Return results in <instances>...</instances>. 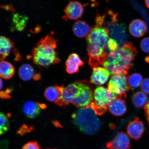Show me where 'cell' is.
Segmentation results:
<instances>
[{
  "instance_id": "6da1fadb",
  "label": "cell",
  "mask_w": 149,
  "mask_h": 149,
  "mask_svg": "<svg viewBox=\"0 0 149 149\" xmlns=\"http://www.w3.org/2000/svg\"><path fill=\"white\" fill-rule=\"evenodd\" d=\"M109 34L107 28L96 25L86 37L89 64L92 68L103 65L109 54L107 43Z\"/></svg>"
},
{
  "instance_id": "7a4b0ae2",
  "label": "cell",
  "mask_w": 149,
  "mask_h": 149,
  "mask_svg": "<svg viewBox=\"0 0 149 149\" xmlns=\"http://www.w3.org/2000/svg\"><path fill=\"white\" fill-rule=\"evenodd\" d=\"M137 51L131 42H127L121 47L108 55L103 65L111 75L127 72L133 66Z\"/></svg>"
},
{
  "instance_id": "3957f363",
  "label": "cell",
  "mask_w": 149,
  "mask_h": 149,
  "mask_svg": "<svg viewBox=\"0 0 149 149\" xmlns=\"http://www.w3.org/2000/svg\"><path fill=\"white\" fill-rule=\"evenodd\" d=\"M57 45L53 37L47 35L37 43L32 51L33 60L39 66L47 67L61 62L56 51Z\"/></svg>"
},
{
  "instance_id": "277c9868",
  "label": "cell",
  "mask_w": 149,
  "mask_h": 149,
  "mask_svg": "<svg viewBox=\"0 0 149 149\" xmlns=\"http://www.w3.org/2000/svg\"><path fill=\"white\" fill-rule=\"evenodd\" d=\"M90 106L80 108L72 115L73 122L80 131L87 135H92L97 132L102 122Z\"/></svg>"
},
{
  "instance_id": "5b68a950",
  "label": "cell",
  "mask_w": 149,
  "mask_h": 149,
  "mask_svg": "<svg viewBox=\"0 0 149 149\" xmlns=\"http://www.w3.org/2000/svg\"><path fill=\"white\" fill-rule=\"evenodd\" d=\"M107 14H104V26L109 31V36L118 43L120 48L126 43L127 35L125 25L121 23L118 18V15L112 11H108Z\"/></svg>"
},
{
  "instance_id": "8992f818",
  "label": "cell",
  "mask_w": 149,
  "mask_h": 149,
  "mask_svg": "<svg viewBox=\"0 0 149 149\" xmlns=\"http://www.w3.org/2000/svg\"><path fill=\"white\" fill-rule=\"evenodd\" d=\"M94 98L90 107L97 115H102L109 109L113 100L120 98L105 87H99L94 91Z\"/></svg>"
},
{
  "instance_id": "52a82bcc",
  "label": "cell",
  "mask_w": 149,
  "mask_h": 149,
  "mask_svg": "<svg viewBox=\"0 0 149 149\" xmlns=\"http://www.w3.org/2000/svg\"><path fill=\"white\" fill-rule=\"evenodd\" d=\"M127 72L113 75L107 84L108 89L119 98H126V93L130 89L128 82Z\"/></svg>"
},
{
  "instance_id": "ba28073f",
  "label": "cell",
  "mask_w": 149,
  "mask_h": 149,
  "mask_svg": "<svg viewBox=\"0 0 149 149\" xmlns=\"http://www.w3.org/2000/svg\"><path fill=\"white\" fill-rule=\"evenodd\" d=\"M87 84L85 81H77L64 87L61 98L56 104L59 106L69 105L79 95Z\"/></svg>"
},
{
  "instance_id": "9c48e42d",
  "label": "cell",
  "mask_w": 149,
  "mask_h": 149,
  "mask_svg": "<svg viewBox=\"0 0 149 149\" xmlns=\"http://www.w3.org/2000/svg\"><path fill=\"white\" fill-rule=\"evenodd\" d=\"M84 6L79 1H70L64 9L65 15L63 19L77 20L81 17L84 11Z\"/></svg>"
},
{
  "instance_id": "30bf717a",
  "label": "cell",
  "mask_w": 149,
  "mask_h": 149,
  "mask_svg": "<svg viewBox=\"0 0 149 149\" xmlns=\"http://www.w3.org/2000/svg\"><path fill=\"white\" fill-rule=\"evenodd\" d=\"M94 93L92 88L87 83L81 94L71 104L75 107L80 108L89 106L93 101Z\"/></svg>"
},
{
  "instance_id": "8fae6325",
  "label": "cell",
  "mask_w": 149,
  "mask_h": 149,
  "mask_svg": "<svg viewBox=\"0 0 149 149\" xmlns=\"http://www.w3.org/2000/svg\"><path fill=\"white\" fill-rule=\"evenodd\" d=\"M145 130L144 124L138 117L130 121L127 127V132L128 135L130 138L136 141L142 137Z\"/></svg>"
},
{
  "instance_id": "7c38bea8",
  "label": "cell",
  "mask_w": 149,
  "mask_h": 149,
  "mask_svg": "<svg viewBox=\"0 0 149 149\" xmlns=\"http://www.w3.org/2000/svg\"><path fill=\"white\" fill-rule=\"evenodd\" d=\"M107 147L111 149H130L131 144L129 137L125 132H118L113 140L107 143Z\"/></svg>"
},
{
  "instance_id": "4fadbf2b",
  "label": "cell",
  "mask_w": 149,
  "mask_h": 149,
  "mask_svg": "<svg viewBox=\"0 0 149 149\" xmlns=\"http://www.w3.org/2000/svg\"><path fill=\"white\" fill-rule=\"evenodd\" d=\"M91 82L97 86L103 85L108 81L111 74L107 69L97 67L93 68Z\"/></svg>"
},
{
  "instance_id": "5bb4252c",
  "label": "cell",
  "mask_w": 149,
  "mask_h": 149,
  "mask_svg": "<svg viewBox=\"0 0 149 149\" xmlns=\"http://www.w3.org/2000/svg\"><path fill=\"white\" fill-rule=\"evenodd\" d=\"M130 32L132 36L137 38L143 37L146 33L148 27L146 23L143 20L135 19L130 24Z\"/></svg>"
},
{
  "instance_id": "9a60e30c",
  "label": "cell",
  "mask_w": 149,
  "mask_h": 149,
  "mask_svg": "<svg viewBox=\"0 0 149 149\" xmlns=\"http://www.w3.org/2000/svg\"><path fill=\"white\" fill-rule=\"evenodd\" d=\"M84 64L83 61L77 54H72L66 61V72L70 74L75 73L79 72V67Z\"/></svg>"
},
{
  "instance_id": "2e32d148",
  "label": "cell",
  "mask_w": 149,
  "mask_h": 149,
  "mask_svg": "<svg viewBox=\"0 0 149 149\" xmlns=\"http://www.w3.org/2000/svg\"><path fill=\"white\" fill-rule=\"evenodd\" d=\"M41 104L32 101L26 102L23 106V111L26 116L30 118H34L40 114Z\"/></svg>"
},
{
  "instance_id": "e0dca14e",
  "label": "cell",
  "mask_w": 149,
  "mask_h": 149,
  "mask_svg": "<svg viewBox=\"0 0 149 149\" xmlns=\"http://www.w3.org/2000/svg\"><path fill=\"white\" fill-rule=\"evenodd\" d=\"M109 111L115 116H121L125 113L127 110L125 100L122 98H117L111 102Z\"/></svg>"
},
{
  "instance_id": "ac0fdd59",
  "label": "cell",
  "mask_w": 149,
  "mask_h": 149,
  "mask_svg": "<svg viewBox=\"0 0 149 149\" xmlns=\"http://www.w3.org/2000/svg\"><path fill=\"white\" fill-rule=\"evenodd\" d=\"M64 87L63 85L48 87L45 92V97L48 101L56 104L61 98Z\"/></svg>"
},
{
  "instance_id": "d6986e66",
  "label": "cell",
  "mask_w": 149,
  "mask_h": 149,
  "mask_svg": "<svg viewBox=\"0 0 149 149\" xmlns=\"http://www.w3.org/2000/svg\"><path fill=\"white\" fill-rule=\"evenodd\" d=\"M91 29L86 22L79 20L74 23L72 26V30L75 36L79 38L87 36L90 32Z\"/></svg>"
},
{
  "instance_id": "ffe728a7",
  "label": "cell",
  "mask_w": 149,
  "mask_h": 149,
  "mask_svg": "<svg viewBox=\"0 0 149 149\" xmlns=\"http://www.w3.org/2000/svg\"><path fill=\"white\" fill-rule=\"evenodd\" d=\"M14 44L12 41L4 36H1L0 38V60L3 61L8 57L14 47Z\"/></svg>"
},
{
  "instance_id": "44dd1931",
  "label": "cell",
  "mask_w": 149,
  "mask_h": 149,
  "mask_svg": "<svg viewBox=\"0 0 149 149\" xmlns=\"http://www.w3.org/2000/svg\"><path fill=\"white\" fill-rule=\"evenodd\" d=\"M15 68L13 65L8 61H2L0 63V76L6 79L12 78L15 74Z\"/></svg>"
},
{
  "instance_id": "7402d4cb",
  "label": "cell",
  "mask_w": 149,
  "mask_h": 149,
  "mask_svg": "<svg viewBox=\"0 0 149 149\" xmlns=\"http://www.w3.org/2000/svg\"><path fill=\"white\" fill-rule=\"evenodd\" d=\"M19 77L22 80L28 81L33 79L35 74L34 69L31 65L23 64L20 67L18 70Z\"/></svg>"
},
{
  "instance_id": "603a6c76",
  "label": "cell",
  "mask_w": 149,
  "mask_h": 149,
  "mask_svg": "<svg viewBox=\"0 0 149 149\" xmlns=\"http://www.w3.org/2000/svg\"><path fill=\"white\" fill-rule=\"evenodd\" d=\"M132 100L136 107L138 108H144L148 103V97L146 93L139 91L136 92L133 95Z\"/></svg>"
},
{
  "instance_id": "cb8c5ba5",
  "label": "cell",
  "mask_w": 149,
  "mask_h": 149,
  "mask_svg": "<svg viewBox=\"0 0 149 149\" xmlns=\"http://www.w3.org/2000/svg\"><path fill=\"white\" fill-rule=\"evenodd\" d=\"M143 81V77L141 74L134 73L128 77V82L131 89L137 88L141 84Z\"/></svg>"
},
{
  "instance_id": "d4e9b609",
  "label": "cell",
  "mask_w": 149,
  "mask_h": 149,
  "mask_svg": "<svg viewBox=\"0 0 149 149\" xmlns=\"http://www.w3.org/2000/svg\"><path fill=\"white\" fill-rule=\"evenodd\" d=\"M0 134L2 135L8 131L9 127V124L7 116L3 113H1L0 114Z\"/></svg>"
},
{
  "instance_id": "484cf974",
  "label": "cell",
  "mask_w": 149,
  "mask_h": 149,
  "mask_svg": "<svg viewBox=\"0 0 149 149\" xmlns=\"http://www.w3.org/2000/svg\"><path fill=\"white\" fill-rule=\"evenodd\" d=\"M107 47L108 53L109 54L118 49L120 46L116 40L109 37L107 42Z\"/></svg>"
},
{
  "instance_id": "4316f807",
  "label": "cell",
  "mask_w": 149,
  "mask_h": 149,
  "mask_svg": "<svg viewBox=\"0 0 149 149\" xmlns=\"http://www.w3.org/2000/svg\"><path fill=\"white\" fill-rule=\"evenodd\" d=\"M140 47L145 53H149V37H146L141 41Z\"/></svg>"
},
{
  "instance_id": "83f0119b",
  "label": "cell",
  "mask_w": 149,
  "mask_h": 149,
  "mask_svg": "<svg viewBox=\"0 0 149 149\" xmlns=\"http://www.w3.org/2000/svg\"><path fill=\"white\" fill-rule=\"evenodd\" d=\"M22 149H40V145L37 141L28 142L23 146Z\"/></svg>"
},
{
  "instance_id": "f1b7e54d",
  "label": "cell",
  "mask_w": 149,
  "mask_h": 149,
  "mask_svg": "<svg viewBox=\"0 0 149 149\" xmlns=\"http://www.w3.org/2000/svg\"><path fill=\"white\" fill-rule=\"evenodd\" d=\"M141 87L143 92L149 94V79L143 80L141 84Z\"/></svg>"
},
{
  "instance_id": "f546056e",
  "label": "cell",
  "mask_w": 149,
  "mask_h": 149,
  "mask_svg": "<svg viewBox=\"0 0 149 149\" xmlns=\"http://www.w3.org/2000/svg\"><path fill=\"white\" fill-rule=\"evenodd\" d=\"M145 114L146 117L147 121L149 125V101L147 103L144 108Z\"/></svg>"
},
{
  "instance_id": "4dcf8cb0",
  "label": "cell",
  "mask_w": 149,
  "mask_h": 149,
  "mask_svg": "<svg viewBox=\"0 0 149 149\" xmlns=\"http://www.w3.org/2000/svg\"><path fill=\"white\" fill-rule=\"evenodd\" d=\"M8 91L7 92H4V91L2 92V91H1V98L3 99H6L10 98V96L9 95V92H8Z\"/></svg>"
},
{
  "instance_id": "1f68e13d",
  "label": "cell",
  "mask_w": 149,
  "mask_h": 149,
  "mask_svg": "<svg viewBox=\"0 0 149 149\" xmlns=\"http://www.w3.org/2000/svg\"><path fill=\"white\" fill-rule=\"evenodd\" d=\"M145 3L147 7L149 9V0H145Z\"/></svg>"
},
{
  "instance_id": "d6a6232c",
  "label": "cell",
  "mask_w": 149,
  "mask_h": 149,
  "mask_svg": "<svg viewBox=\"0 0 149 149\" xmlns=\"http://www.w3.org/2000/svg\"><path fill=\"white\" fill-rule=\"evenodd\" d=\"M3 87V83L1 79V89Z\"/></svg>"
},
{
  "instance_id": "836d02e7",
  "label": "cell",
  "mask_w": 149,
  "mask_h": 149,
  "mask_svg": "<svg viewBox=\"0 0 149 149\" xmlns=\"http://www.w3.org/2000/svg\"><path fill=\"white\" fill-rule=\"evenodd\" d=\"M91 1H96V0H91Z\"/></svg>"
},
{
  "instance_id": "e575fe53",
  "label": "cell",
  "mask_w": 149,
  "mask_h": 149,
  "mask_svg": "<svg viewBox=\"0 0 149 149\" xmlns=\"http://www.w3.org/2000/svg\"></svg>"
},
{
  "instance_id": "d590c367",
  "label": "cell",
  "mask_w": 149,
  "mask_h": 149,
  "mask_svg": "<svg viewBox=\"0 0 149 149\" xmlns=\"http://www.w3.org/2000/svg\"><path fill=\"white\" fill-rule=\"evenodd\" d=\"M109 1V0H107V1Z\"/></svg>"
},
{
  "instance_id": "8d00e7d4",
  "label": "cell",
  "mask_w": 149,
  "mask_h": 149,
  "mask_svg": "<svg viewBox=\"0 0 149 149\" xmlns=\"http://www.w3.org/2000/svg\"></svg>"
}]
</instances>
